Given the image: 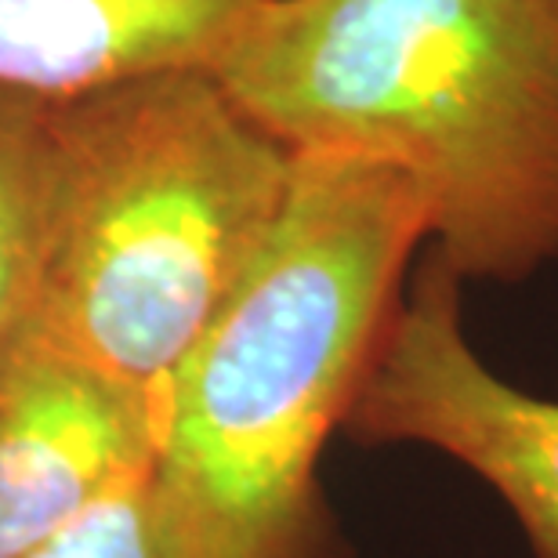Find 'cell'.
Masks as SVG:
<instances>
[{"label": "cell", "mask_w": 558, "mask_h": 558, "mask_svg": "<svg viewBox=\"0 0 558 558\" xmlns=\"http://www.w3.org/2000/svg\"><path fill=\"white\" fill-rule=\"evenodd\" d=\"M48 106L0 92V360L33 308L40 262Z\"/></svg>", "instance_id": "7"}, {"label": "cell", "mask_w": 558, "mask_h": 558, "mask_svg": "<svg viewBox=\"0 0 558 558\" xmlns=\"http://www.w3.org/2000/svg\"><path fill=\"white\" fill-rule=\"evenodd\" d=\"M265 0H0V92L65 106L160 73L215 70Z\"/></svg>", "instance_id": "6"}, {"label": "cell", "mask_w": 558, "mask_h": 558, "mask_svg": "<svg viewBox=\"0 0 558 558\" xmlns=\"http://www.w3.org/2000/svg\"><path fill=\"white\" fill-rule=\"evenodd\" d=\"M294 153L210 70L48 106L29 327L163 396L287 204Z\"/></svg>", "instance_id": "3"}, {"label": "cell", "mask_w": 558, "mask_h": 558, "mask_svg": "<svg viewBox=\"0 0 558 558\" xmlns=\"http://www.w3.org/2000/svg\"><path fill=\"white\" fill-rule=\"evenodd\" d=\"M210 73L290 153L407 174L464 283L558 262V48L530 0H265Z\"/></svg>", "instance_id": "2"}, {"label": "cell", "mask_w": 558, "mask_h": 558, "mask_svg": "<svg viewBox=\"0 0 558 558\" xmlns=\"http://www.w3.org/2000/svg\"><path fill=\"white\" fill-rule=\"evenodd\" d=\"M530 8L537 11V19L544 22V29H548V37L558 48V0H530Z\"/></svg>", "instance_id": "9"}, {"label": "cell", "mask_w": 558, "mask_h": 558, "mask_svg": "<svg viewBox=\"0 0 558 558\" xmlns=\"http://www.w3.org/2000/svg\"><path fill=\"white\" fill-rule=\"evenodd\" d=\"M163 396L22 327L0 360V558H29L84 511L153 472Z\"/></svg>", "instance_id": "5"}, {"label": "cell", "mask_w": 558, "mask_h": 558, "mask_svg": "<svg viewBox=\"0 0 558 558\" xmlns=\"http://www.w3.org/2000/svg\"><path fill=\"white\" fill-rule=\"evenodd\" d=\"M428 247V199L360 156L294 153L287 204L163 392L156 489L189 558H341L319 457Z\"/></svg>", "instance_id": "1"}, {"label": "cell", "mask_w": 558, "mask_h": 558, "mask_svg": "<svg viewBox=\"0 0 558 558\" xmlns=\"http://www.w3.org/2000/svg\"><path fill=\"white\" fill-rule=\"evenodd\" d=\"M341 435L424 446L478 475L533 558H558V399L494 374L464 330V279L424 247Z\"/></svg>", "instance_id": "4"}, {"label": "cell", "mask_w": 558, "mask_h": 558, "mask_svg": "<svg viewBox=\"0 0 558 558\" xmlns=\"http://www.w3.org/2000/svg\"><path fill=\"white\" fill-rule=\"evenodd\" d=\"M153 472L113 489L29 558H189L171 530Z\"/></svg>", "instance_id": "8"}]
</instances>
